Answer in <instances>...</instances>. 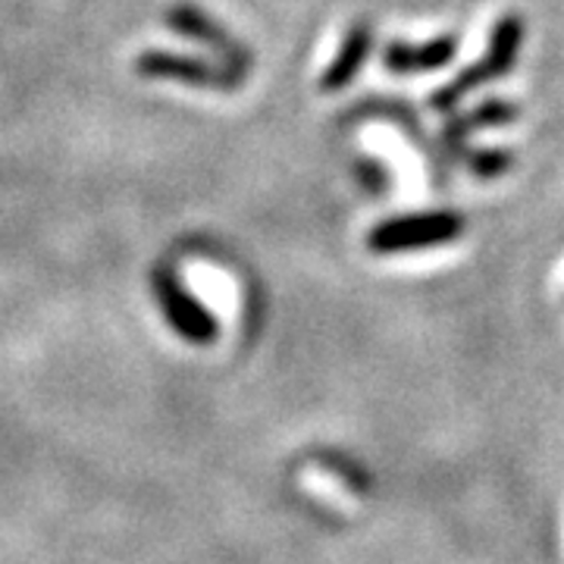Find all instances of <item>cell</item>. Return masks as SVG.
Masks as SVG:
<instances>
[{
  "instance_id": "3",
  "label": "cell",
  "mask_w": 564,
  "mask_h": 564,
  "mask_svg": "<svg viewBox=\"0 0 564 564\" xmlns=\"http://www.w3.org/2000/svg\"><path fill=\"white\" fill-rule=\"evenodd\" d=\"M135 73L144 79H176L185 85H202L214 91H236V85L245 79L232 66H214V63L176 57L166 51H144L135 61Z\"/></svg>"
},
{
  "instance_id": "8",
  "label": "cell",
  "mask_w": 564,
  "mask_h": 564,
  "mask_svg": "<svg viewBox=\"0 0 564 564\" xmlns=\"http://www.w3.org/2000/svg\"><path fill=\"white\" fill-rule=\"evenodd\" d=\"M511 163H514V154H511V151H477V154H467L470 173L480 176V180H496V176H502V173L511 170Z\"/></svg>"
},
{
  "instance_id": "7",
  "label": "cell",
  "mask_w": 564,
  "mask_h": 564,
  "mask_svg": "<svg viewBox=\"0 0 564 564\" xmlns=\"http://www.w3.org/2000/svg\"><path fill=\"white\" fill-rule=\"evenodd\" d=\"M518 120V107L508 101H486L484 107L464 113V117H452V122L445 126L443 139L452 151H464L467 135L474 129H486V126H508V122Z\"/></svg>"
},
{
  "instance_id": "2",
  "label": "cell",
  "mask_w": 564,
  "mask_h": 564,
  "mask_svg": "<svg viewBox=\"0 0 564 564\" xmlns=\"http://www.w3.org/2000/svg\"><path fill=\"white\" fill-rule=\"evenodd\" d=\"M464 217L458 210H433V214H414V217H395L370 229L367 248L377 254H399V251H417V248H436V245L455 242L464 232Z\"/></svg>"
},
{
  "instance_id": "1",
  "label": "cell",
  "mask_w": 564,
  "mask_h": 564,
  "mask_svg": "<svg viewBox=\"0 0 564 564\" xmlns=\"http://www.w3.org/2000/svg\"><path fill=\"white\" fill-rule=\"evenodd\" d=\"M521 39H524V22H521V17H514V13H511V17H502V20L496 22V29H492L489 51H486L484 61L467 66L458 79H452L445 88H440V91L430 98V107L440 110V113H448V110H455L474 88H480L486 82L508 76L511 66H514L518 51H521Z\"/></svg>"
},
{
  "instance_id": "9",
  "label": "cell",
  "mask_w": 564,
  "mask_h": 564,
  "mask_svg": "<svg viewBox=\"0 0 564 564\" xmlns=\"http://www.w3.org/2000/svg\"><path fill=\"white\" fill-rule=\"evenodd\" d=\"M358 173H361V180H364V185H367V192H370V195H383L386 185H389V176H386V170L380 166V163L361 161Z\"/></svg>"
},
{
  "instance_id": "5",
  "label": "cell",
  "mask_w": 564,
  "mask_h": 564,
  "mask_svg": "<svg viewBox=\"0 0 564 564\" xmlns=\"http://www.w3.org/2000/svg\"><path fill=\"white\" fill-rule=\"evenodd\" d=\"M166 22H170L176 32H182V35H188V39H195V41H204L207 47L220 51L236 73H242V76L248 73V51H245L242 44H236V41L229 39L217 22L207 20L204 13L192 10V7H173V10L166 13Z\"/></svg>"
},
{
  "instance_id": "6",
  "label": "cell",
  "mask_w": 564,
  "mask_h": 564,
  "mask_svg": "<svg viewBox=\"0 0 564 564\" xmlns=\"http://www.w3.org/2000/svg\"><path fill=\"white\" fill-rule=\"evenodd\" d=\"M367 51H370V29H367V22H358V25L348 29L339 54L333 57V63L326 66V73L321 76L323 91H343L345 85L361 73Z\"/></svg>"
},
{
  "instance_id": "4",
  "label": "cell",
  "mask_w": 564,
  "mask_h": 564,
  "mask_svg": "<svg viewBox=\"0 0 564 564\" xmlns=\"http://www.w3.org/2000/svg\"><path fill=\"white\" fill-rule=\"evenodd\" d=\"M458 54V39L455 35H440V39L426 41V44H408V41H392L386 44L383 63L389 73H433L443 69L455 61Z\"/></svg>"
}]
</instances>
